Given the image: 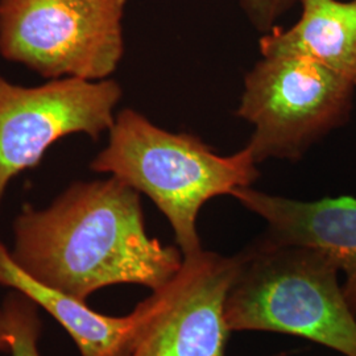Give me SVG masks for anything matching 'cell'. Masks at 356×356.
Returning <instances> with one entry per match:
<instances>
[{
    "instance_id": "8992f818",
    "label": "cell",
    "mask_w": 356,
    "mask_h": 356,
    "mask_svg": "<svg viewBox=\"0 0 356 356\" xmlns=\"http://www.w3.org/2000/svg\"><path fill=\"white\" fill-rule=\"evenodd\" d=\"M122 95L111 78L22 86L0 74V206L13 178L38 165L53 144L78 134L98 140L108 132Z\"/></svg>"
},
{
    "instance_id": "8fae6325",
    "label": "cell",
    "mask_w": 356,
    "mask_h": 356,
    "mask_svg": "<svg viewBox=\"0 0 356 356\" xmlns=\"http://www.w3.org/2000/svg\"><path fill=\"white\" fill-rule=\"evenodd\" d=\"M3 310L10 326L11 356H41L38 351V339L41 334V319L38 306L22 293H10Z\"/></svg>"
},
{
    "instance_id": "4fadbf2b",
    "label": "cell",
    "mask_w": 356,
    "mask_h": 356,
    "mask_svg": "<svg viewBox=\"0 0 356 356\" xmlns=\"http://www.w3.org/2000/svg\"><path fill=\"white\" fill-rule=\"evenodd\" d=\"M11 347V335H10V326L6 317L3 307L0 309V353H10Z\"/></svg>"
},
{
    "instance_id": "ba28073f",
    "label": "cell",
    "mask_w": 356,
    "mask_h": 356,
    "mask_svg": "<svg viewBox=\"0 0 356 356\" xmlns=\"http://www.w3.org/2000/svg\"><path fill=\"white\" fill-rule=\"evenodd\" d=\"M231 197L267 223L263 236L269 241L313 248L327 256L343 272L344 297L356 316L355 197H327L305 202L251 186L236 189Z\"/></svg>"
},
{
    "instance_id": "52a82bcc",
    "label": "cell",
    "mask_w": 356,
    "mask_h": 356,
    "mask_svg": "<svg viewBox=\"0 0 356 356\" xmlns=\"http://www.w3.org/2000/svg\"><path fill=\"white\" fill-rule=\"evenodd\" d=\"M238 264V254L185 256L177 273L141 301L144 318L129 356H225V304Z\"/></svg>"
},
{
    "instance_id": "30bf717a",
    "label": "cell",
    "mask_w": 356,
    "mask_h": 356,
    "mask_svg": "<svg viewBox=\"0 0 356 356\" xmlns=\"http://www.w3.org/2000/svg\"><path fill=\"white\" fill-rule=\"evenodd\" d=\"M300 20L259 41L263 57H298L322 65L356 88V0H300Z\"/></svg>"
},
{
    "instance_id": "3957f363",
    "label": "cell",
    "mask_w": 356,
    "mask_h": 356,
    "mask_svg": "<svg viewBox=\"0 0 356 356\" xmlns=\"http://www.w3.org/2000/svg\"><path fill=\"white\" fill-rule=\"evenodd\" d=\"M238 260L225 304L229 330L280 332L356 356V316L327 256L261 236Z\"/></svg>"
},
{
    "instance_id": "6da1fadb",
    "label": "cell",
    "mask_w": 356,
    "mask_h": 356,
    "mask_svg": "<svg viewBox=\"0 0 356 356\" xmlns=\"http://www.w3.org/2000/svg\"><path fill=\"white\" fill-rule=\"evenodd\" d=\"M10 252L32 279L82 301L122 284L153 292L184 261L179 248L148 235L140 193L114 177L74 182L41 209L26 204Z\"/></svg>"
},
{
    "instance_id": "9c48e42d",
    "label": "cell",
    "mask_w": 356,
    "mask_h": 356,
    "mask_svg": "<svg viewBox=\"0 0 356 356\" xmlns=\"http://www.w3.org/2000/svg\"><path fill=\"white\" fill-rule=\"evenodd\" d=\"M0 285L22 293L51 314L74 341L81 356H129L144 318L141 302L124 317H110L91 310L86 301L38 282L13 261L1 241Z\"/></svg>"
},
{
    "instance_id": "5b68a950",
    "label": "cell",
    "mask_w": 356,
    "mask_h": 356,
    "mask_svg": "<svg viewBox=\"0 0 356 356\" xmlns=\"http://www.w3.org/2000/svg\"><path fill=\"white\" fill-rule=\"evenodd\" d=\"M355 86L322 65L298 57H263L244 76L236 115L254 127L247 147L260 164L300 160L307 149L343 126Z\"/></svg>"
},
{
    "instance_id": "7a4b0ae2",
    "label": "cell",
    "mask_w": 356,
    "mask_h": 356,
    "mask_svg": "<svg viewBox=\"0 0 356 356\" xmlns=\"http://www.w3.org/2000/svg\"><path fill=\"white\" fill-rule=\"evenodd\" d=\"M90 168L151 198L172 226L184 257L204 250L197 218L204 204L248 188L260 176L248 147L222 156L200 138L159 127L132 108L116 114L107 145Z\"/></svg>"
},
{
    "instance_id": "277c9868",
    "label": "cell",
    "mask_w": 356,
    "mask_h": 356,
    "mask_svg": "<svg viewBox=\"0 0 356 356\" xmlns=\"http://www.w3.org/2000/svg\"><path fill=\"white\" fill-rule=\"evenodd\" d=\"M127 0H0V54L47 81L113 76Z\"/></svg>"
},
{
    "instance_id": "7c38bea8",
    "label": "cell",
    "mask_w": 356,
    "mask_h": 356,
    "mask_svg": "<svg viewBox=\"0 0 356 356\" xmlns=\"http://www.w3.org/2000/svg\"><path fill=\"white\" fill-rule=\"evenodd\" d=\"M297 0H241L243 11L251 24L263 33L275 28L276 22L292 8Z\"/></svg>"
}]
</instances>
